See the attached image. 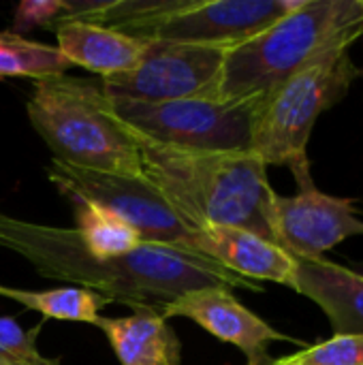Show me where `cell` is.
I'll list each match as a JSON object with an SVG mask.
<instances>
[{"instance_id":"obj_2","label":"cell","mask_w":363,"mask_h":365,"mask_svg":"<svg viewBox=\"0 0 363 365\" xmlns=\"http://www.w3.org/2000/svg\"><path fill=\"white\" fill-rule=\"evenodd\" d=\"M128 133L139 148L143 175L188 227H240L274 242L276 192L257 154L180 150Z\"/></svg>"},{"instance_id":"obj_9","label":"cell","mask_w":363,"mask_h":365,"mask_svg":"<svg viewBox=\"0 0 363 365\" xmlns=\"http://www.w3.org/2000/svg\"><path fill=\"white\" fill-rule=\"evenodd\" d=\"M302 0H182L173 11L120 32L145 41L214 45L231 49L280 17Z\"/></svg>"},{"instance_id":"obj_4","label":"cell","mask_w":363,"mask_h":365,"mask_svg":"<svg viewBox=\"0 0 363 365\" xmlns=\"http://www.w3.org/2000/svg\"><path fill=\"white\" fill-rule=\"evenodd\" d=\"M26 109L53 160L101 173L143 175L139 148L113 115L101 83L66 73L36 79Z\"/></svg>"},{"instance_id":"obj_14","label":"cell","mask_w":363,"mask_h":365,"mask_svg":"<svg viewBox=\"0 0 363 365\" xmlns=\"http://www.w3.org/2000/svg\"><path fill=\"white\" fill-rule=\"evenodd\" d=\"M56 38L58 51L68 64L98 73L103 79L133 71L150 43L83 19L60 21L56 26Z\"/></svg>"},{"instance_id":"obj_22","label":"cell","mask_w":363,"mask_h":365,"mask_svg":"<svg viewBox=\"0 0 363 365\" xmlns=\"http://www.w3.org/2000/svg\"><path fill=\"white\" fill-rule=\"evenodd\" d=\"M267 365H300V364H295V361H291L289 357H282V359H272L270 364Z\"/></svg>"},{"instance_id":"obj_12","label":"cell","mask_w":363,"mask_h":365,"mask_svg":"<svg viewBox=\"0 0 363 365\" xmlns=\"http://www.w3.org/2000/svg\"><path fill=\"white\" fill-rule=\"evenodd\" d=\"M188 250L199 252L225 269L250 282H276L293 289L297 259L278 244L240 227H203L193 229L186 244Z\"/></svg>"},{"instance_id":"obj_15","label":"cell","mask_w":363,"mask_h":365,"mask_svg":"<svg viewBox=\"0 0 363 365\" xmlns=\"http://www.w3.org/2000/svg\"><path fill=\"white\" fill-rule=\"evenodd\" d=\"M94 325L107 336L120 365H180L182 344L160 312L143 310L122 319L98 317Z\"/></svg>"},{"instance_id":"obj_8","label":"cell","mask_w":363,"mask_h":365,"mask_svg":"<svg viewBox=\"0 0 363 365\" xmlns=\"http://www.w3.org/2000/svg\"><path fill=\"white\" fill-rule=\"evenodd\" d=\"M225 47L150 41L139 64L122 75L105 77L101 88L109 101L169 103L210 98L218 81Z\"/></svg>"},{"instance_id":"obj_16","label":"cell","mask_w":363,"mask_h":365,"mask_svg":"<svg viewBox=\"0 0 363 365\" xmlns=\"http://www.w3.org/2000/svg\"><path fill=\"white\" fill-rule=\"evenodd\" d=\"M73 203L75 220H77V233L86 246V250L96 259H116L135 252L143 246L139 233L128 227L124 220L113 216L111 212L79 199V197H66Z\"/></svg>"},{"instance_id":"obj_13","label":"cell","mask_w":363,"mask_h":365,"mask_svg":"<svg viewBox=\"0 0 363 365\" xmlns=\"http://www.w3.org/2000/svg\"><path fill=\"white\" fill-rule=\"evenodd\" d=\"M293 291L312 299L334 336H363V274L319 259H297Z\"/></svg>"},{"instance_id":"obj_6","label":"cell","mask_w":363,"mask_h":365,"mask_svg":"<svg viewBox=\"0 0 363 365\" xmlns=\"http://www.w3.org/2000/svg\"><path fill=\"white\" fill-rule=\"evenodd\" d=\"M109 103L113 115L128 130L160 145L199 152H250L255 111L259 105L210 98Z\"/></svg>"},{"instance_id":"obj_21","label":"cell","mask_w":363,"mask_h":365,"mask_svg":"<svg viewBox=\"0 0 363 365\" xmlns=\"http://www.w3.org/2000/svg\"><path fill=\"white\" fill-rule=\"evenodd\" d=\"M66 11V2H26L17 9V24L24 26H58Z\"/></svg>"},{"instance_id":"obj_17","label":"cell","mask_w":363,"mask_h":365,"mask_svg":"<svg viewBox=\"0 0 363 365\" xmlns=\"http://www.w3.org/2000/svg\"><path fill=\"white\" fill-rule=\"evenodd\" d=\"M0 297L13 299L21 304L26 310L39 312L43 319L53 321H73V323H88L94 325L98 319V310L109 304L101 295H94L86 289L64 287V289H49V291H26L0 284Z\"/></svg>"},{"instance_id":"obj_11","label":"cell","mask_w":363,"mask_h":365,"mask_svg":"<svg viewBox=\"0 0 363 365\" xmlns=\"http://www.w3.org/2000/svg\"><path fill=\"white\" fill-rule=\"evenodd\" d=\"M165 319L184 317L210 331L220 342L233 344L244 353L248 365H267L274 342H297L274 329L267 321L250 312L229 287H203L184 293L163 310ZM300 344V342H297Z\"/></svg>"},{"instance_id":"obj_7","label":"cell","mask_w":363,"mask_h":365,"mask_svg":"<svg viewBox=\"0 0 363 365\" xmlns=\"http://www.w3.org/2000/svg\"><path fill=\"white\" fill-rule=\"evenodd\" d=\"M45 171L62 197H79L111 212L133 227L143 244L188 250L186 244L193 235V227L182 220L145 175L101 173L71 167L53 158Z\"/></svg>"},{"instance_id":"obj_10","label":"cell","mask_w":363,"mask_h":365,"mask_svg":"<svg viewBox=\"0 0 363 365\" xmlns=\"http://www.w3.org/2000/svg\"><path fill=\"white\" fill-rule=\"evenodd\" d=\"M274 242L295 259H319L349 237L363 235V220L351 199L300 190L295 197H274Z\"/></svg>"},{"instance_id":"obj_19","label":"cell","mask_w":363,"mask_h":365,"mask_svg":"<svg viewBox=\"0 0 363 365\" xmlns=\"http://www.w3.org/2000/svg\"><path fill=\"white\" fill-rule=\"evenodd\" d=\"M39 331L41 325L26 331L13 319H0V365H60L39 351Z\"/></svg>"},{"instance_id":"obj_20","label":"cell","mask_w":363,"mask_h":365,"mask_svg":"<svg viewBox=\"0 0 363 365\" xmlns=\"http://www.w3.org/2000/svg\"><path fill=\"white\" fill-rule=\"evenodd\" d=\"M289 359L300 365H363V336H332Z\"/></svg>"},{"instance_id":"obj_18","label":"cell","mask_w":363,"mask_h":365,"mask_svg":"<svg viewBox=\"0 0 363 365\" xmlns=\"http://www.w3.org/2000/svg\"><path fill=\"white\" fill-rule=\"evenodd\" d=\"M68 66L58 47L0 30V77H32L36 81L64 75Z\"/></svg>"},{"instance_id":"obj_1","label":"cell","mask_w":363,"mask_h":365,"mask_svg":"<svg viewBox=\"0 0 363 365\" xmlns=\"http://www.w3.org/2000/svg\"><path fill=\"white\" fill-rule=\"evenodd\" d=\"M0 248L28 261L43 278L68 282L107 302H120L135 312L154 310L163 314L165 306L203 287L263 291L261 284L193 250L143 244L124 257L96 259L86 250L75 229L28 222L2 212Z\"/></svg>"},{"instance_id":"obj_3","label":"cell","mask_w":363,"mask_h":365,"mask_svg":"<svg viewBox=\"0 0 363 365\" xmlns=\"http://www.w3.org/2000/svg\"><path fill=\"white\" fill-rule=\"evenodd\" d=\"M363 36V0H302L285 17L227 49L212 101L259 103L323 56Z\"/></svg>"},{"instance_id":"obj_5","label":"cell","mask_w":363,"mask_h":365,"mask_svg":"<svg viewBox=\"0 0 363 365\" xmlns=\"http://www.w3.org/2000/svg\"><path fill=\"white\" fill-rule=\"evenodd\" d=\"M359 75L349 49L332 51L291 75L259 101L250 152L265 167H289L302 190L315 188L308 163V141L315 122L349 92Z\"/></svg>"}]
</instances>
